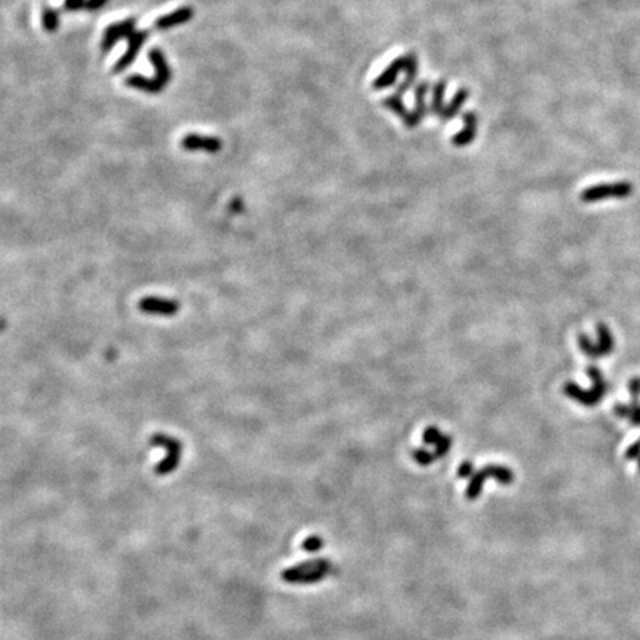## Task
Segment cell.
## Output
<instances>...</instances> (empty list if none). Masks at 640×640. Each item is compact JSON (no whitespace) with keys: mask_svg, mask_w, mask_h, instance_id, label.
Here are the masks:
<instances>
[{"mask_svg":"<svg viewBox=\"0 0 640 640\" xmlns=\"http://www.w3.org/2000/svg\"><path fill=\"white\" fill-rule=\"evenodd\" d=\"M86 5V0H66L64 2V9L66 10H79V9H83Z\"/></svg>","mask_w":640,"mask_h":640,"instance_id":"obj_16","label":"cell"},{"mask_svg":"<svg viewBox=\"0 0 640 640\" xmlns=\"http://www.w3.org/2000/svg\"><path fill=\"white\" fill-rule=\"evenodd\" d=\"M597 335H599L597 344H593L585 335H581L578 338L580 347L588 357H604V356H608L609 353H612V350H613V336H612L611 331L608 329V326L599 325L597 326Z\"/></svg>","mask_w":640,"mask_h":640,"instance_id":"obj_6","label":"cell"},{"mask_svg":"<svg viewBox=\"0 0 640 640\" xmlns=\"http://www.w3.org/2000/svg\"><path fill=\"white\" fill-rule=\"evenodd\" d=\"M329 574L331 563L325 559H315L285 569L280 574V578L287 584H315Z\"/></svg>","mask_w":640,"mask_h":640,"instance_id":"obj_1","label":"cell"},{"mask_svg":"<svg viewBox=\"0 0 640 640\" xmlns=\"http://www.w3.org/2000/svg\"><path fill=\"white\" fill-rule=\"evenodd\" d=\"M136 26V20L135 18H128L120 22H115L108 26L104 31L103 41H101V49L103 52H108L110 49L115 46L119 41L122 39H128V37L135 31Z\"/></svg>","mask_w":640,"mask_h":640,"instance_id":"obj_7","label":"cell"},{"mask_svg":"<svg viewBox=\"0 0 640 640\" xmlns=\"http://www.w3.org/2000/svg\"><path fill=\"white\" fill-rule=\"evenodd\" d=\"M108 0H86V5H85V9L87 10H98V9H101L104 5H107Z\"/></svg>","mask_w":640,"mask_h":640,"instance_id":"obj_17","label":"cell"},{"mask_svg":"<svg viewBox=\"0 0 640 640\" xmlns=\"http://www.w3.org/2000/svg\"><path fill=\"white\" fill-rule=\"evenodd\" d=\"M125 83H127V86L135 87V90H140L148 94H159L163 90V86L156 79H148L141 76V74H132V76L125 79Z\"/></svg>","mask_w":640,"mask_h":640,"instance_id":"obj_12","label":"cell"},{"mask_svg":"<svg viewBox=\"0 0 640 640\" xmlns=\"http://www.w3.org/2000/svg\"><path fill=\"white\" fill-rule=\"evenodd\" d=\"M193 15H194L193 8L183 6L177 10L171 12V14H168V15L159 17L155 22V27L157 30H169L177 26H181V24H184L187 21H190L193 18Z\"/></svg>","mask_w":640,"mask_h":640,"instance_id":"obj_10","label":"cell"},{"mask_svg":"<svg viewBox=\"0 0 640 640\" xmlns=\"http://www.w3.org/2000/svg\"><path fill=\"white\" fill-rule=\"evenodd\" d=\"M322 544H323L322 538H319V536L315 535V536H310V538L306 539V541L303 543V548H304L306 551H310V553H311V551H318V550H320V548L323 547Z\"/></svg>","mask_w":640,"mask_h":640,"instance_id":"obj_15","label":"cell"},{"mask_svg":"<svg viewBox=\"0 0 640 640\" xmlns=\"http://www.w3.org/2000/svg\"><path fill=\"white\" fill-rule=\"evenodd\" d=\"M148 58L150 61H152V64L156 70V80L165 87L169 80H171V69H169V64H168V61L165 58V54H163L159 48H152L150 49V52H148Z\"/></svg>","mask_w":640,"mask_h":640,"instance_id":"obj_11","label":"cell"},{"mask_svg":"<svg viewBox=\"0 0 640 640\" xmlns=\"http://www.w3.org/2000/svg\"><path fill=\"white\" fill-rule=\"evenodd\" d=\"M613 412L617 413L620 418H629L632 421V424L640 425V404H639V399H633L630 405H624V404L617 405V406H615Z\"/></svg>","mask_w":640,"mask_h":640,"instance_id":"obj_13","label":"cell"},{"mask_svg":"<svg viewBox=\"0 0 640 640\" xmlns=\"http://www.w3.org/2000/svg\"><path fill=\"white\" fill-rule=\"evenodd\" d=\"M150 445L165 449V457L155 467V474L168 476L178 469L183 455V443L177 437L165 433H156L150 437Z\"/></svg>","mask_w":640,"mask_h":640,"instance_id":"obj_2","label":"cell"},{"mask_svg":"<svg viewBox=\"0 0 640 640\" xmlns=\"http://www.w3.org/2000/svg\"><path fill=\"white\" fill-rule=\"evenodd\" d=\"M588 375L592 376L593 380L592 390H581V388L576 387L574 383H569L564 385V393L569 397L578 400L584 406H595L599 404V400L606 394L608 384L604 380V375H602V372L596 367H588Z\"/></svg>","mask_w":640,"mask_h":640,"instance_id":"obj_3","label":"cell"},{"mask_svg":"<svg viewBox=\"0 0 640 640\" xmlns=\"http://www.w3.org/2000/svg\"><path fill=\"white\" fill-rule=\"evenodd\" d=\"M138 308L141 313L148 316H162V318H171L175 316L180 311V303L171 298H162V297H145L140 303Z\"/></svg>","mask_w":640,"mask_h":640,"instance_id":"obj_5","label":"cell"},{"mask_svg":"<svg viewBox=\"0 0 640 640\" xmlns=\"http://www.w3.org/2000/svg\"><path fill=\"white\" fill-rule=\"evenodd\" d=\"M633 193V185L630 183H613V184H600L595 187H588L581 194V199L585 204L597 202L602 199L608 197H627Z\"/></svg>","mask_w":640,"mask_h":640,"instance_id":"obj_4","label":"cell"},{"mask_svg":"<svg viewBox=\"0 0 640 640\" xmlns=\"http://www.w3.org/2000/svg\"><path fill=\"white\" fill-rule=\"evenodd\" d=\"M148 36H150V31L148 30H135L129 37H128V49H127V52H125L120 59L116 62L115 67H113V73H122L127 70L132 62L135 61L138 52H140V49L141 46L145 43V41L148 39Z\"/></svg>","mask_w":640,"mask_h":640,"instance_id":"obj_8","label":"cell"},{"mask_svg":"<svg viewBox=\"0 0 640 640\" xmlns=\"http://www.w3.org/2000/svg\"><path fill=\"white\" fill-rule=\"evenodd\" d=\"M181 147L187 152H196V150H204L208 153H218L222 143L217 136H206L199 134H188L183 138Z\"/></svg>","mask_w":640,"mask_h":640,"instance_id":"obj_9","label":"cell"},{"mask_svg":"<svg viewBox=\"0 0 640 640\" xmlns=\"http://www.w3.org/2000/svg\"><path fill=\"white\" fill-rule=\"evenodd\" d=\"M640 454V441H637L630 449H629V453H627V457L629 458H634Z\"/></svg>","mask_w":640,"mask_h":640,"instance_id":"obj_20","label":"cell"},{"mask_svg":"<svg viewBox=\"0 0 640 640\" xmlns=\"http://www.w3.org/2000/svg\"><path fill=\"white\" fill-rule=\"evenodd\" d=\"M42 27L48 33L57 31V29L59 27V14H58L57 9H54L51 6L43 8V10H42Z\"/></svg>","mask_w":640,"mask_h":640,"instance_id":"obj_14","label":"cell"},{"mask_svg":"<svg viewBox=\"0 0 640 640\" xmlns=\"http://www.w3.org/2000/svg\"><path fill=\"white\" fill-rule=\"evenodd\" d=\"M413 457L417 458V461H418L420 464H430L432 460H433V455H430V454L427 453V450H424V449H420L418 453L413 454Z\"/></svg>","mask_w":640,"mask_h":640,"instance_id":"obj_18","label":"cell"},{"mask_svg":"<svg viewBox=\"0 0 640 640\" xmlns=\"http://www.w3.org/2000/svg\"><path fill=\"white\" fill-rule=\"evenodd\" d=\"M629 388H630V393H632V397L633 399H639L640 396V378H633L629 384Z\"/></svg>","mask_w":640,"mask_h":640,"instance_id":"obj_19","label":"cell"}]
</instances>
